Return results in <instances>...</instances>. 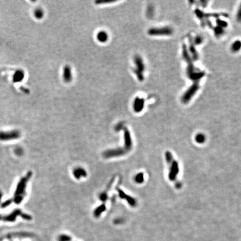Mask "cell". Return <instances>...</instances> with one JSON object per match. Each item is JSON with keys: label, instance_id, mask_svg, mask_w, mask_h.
Instances as JSON below:
<instances>
[{"label": "cell", "instance_id": "1", "mask_svg": "<svg viewBox=\"0 0 241 241\" xmlns=\"http://www.w3.org/2000/svg\"><path fill=\"white\" fill-rule=\"evenodd\" d=\"M32 171L27 172L26 175L20 179L14 193L13 201L16 204H20L26 195L27 184L32 177Z\"/></svg>", "mask_w": 241, "mask_h": 241}, {"label": "cell", "instance_id": "2", "mask_svg": "<svg viewBox=\"0 0 241 241\" xmlns=\"http://www.w3.org/2000/svg\"><path fill=\"white\" fill-rule=\"evenodd\" d=\"M165 158L168 165V179L171 182H175L180 171L179 164L175 159L172 153L167 151L165 153Z\"/></svg>", "mask_w": 241, "mask_h": 241}, {"label": "cell", "instance_id": "3", "mask_svg": "<svg viewBox=\"0 0 241 241\" xmlns=\"http://www.w3.org/2000/svg\"><path fill=\"white\" fill-rule=\"evenodd\" d=\"M133 62L135 65V68L134 69V73L136 75L138 80L142 82L144 80V72L145 70V65L144 60L141 56L136 55L133 58Z\"/></svg>", "mask_w": 241, "mask_h": 241}, {"label": "cell", "instance_id": "4", "mask_svg": "<svg viewBox=\"0 0 241 241\" xmlns=\"http://www.w3.org/2000/svg\"><path fill=\"white\" fill-rule=\"evenodd\" d=\"M199 88V84L198 83H195L191 86L185 93L184 94V95L182 97V100L184 103H188L190 100H191V98L195 96L196 93L198 92V89Z\"/></svg>", "mask_w": 241, "mask_h": 241}, {"label": "cell", "instance_id": "5", "mask_svg": "<svg viewBox=\"0 0 241 241\" xmlns=\"http://www.w3.org/2000/svg\"><path fill=\"white\" fill-rule=\"evenodd\" d=\"M21 136V133L18 130L9 132L0 131V141H11L18 139Z\"/></svg>", "mask_w": 241, "mask_h": 241}, {"label": "cell", "instance_id": "6", "mask_svg": "<svg viewBox=\"0 0 241 241\" xmlns=\"http://www.w3.org/2000/svg\"><path fill=\"white\" fill-rule=\"evenodd\" d=\"M173 29L169 27L151 28L149 30L148 34L151 36L169 35L173 33Z\"/></svg>", "mask_w": 241, "mask_h": 241}, {"label": "cell", "instance_id": "7", "mask_svg": "<svg viewBox=\"0 0 241 241\" xmlns=\"http://www.w3.org/2000/svg\"><path fill=\"white\" fill-rule=\"evenodd\" d=\"M23 213V212L20 209H16L14 210L12 213L8 215H2L0 214V220H3L8 222H14L16 220L17 217L18 216L21 217Z\"/></svg>", "mask_w": 241, "mask_h": 241}, {"label": "cell", "instance_id": "8", "mask_svg": "<svg viewBox=\"0 0 241 241\" xmlns=\"http://www.w3.org/2000/svg\"><path fill=\"white\" fill-rule=\"evenodd\" d=\"M117 191H118V196L120 198L126 200L128 204L132 207H135L137 205V201L135 198H133L131 196H129L125 193L124 191L120 188H117L116 189Z\"/></svg>", "mask_w": 241, "mask_h": 241}, {"label": "cell", "instance_id": "9", "mask_svg": "<svg viewBox=\"0 0 241 241\" xmlns=\"http://www.w3.org/2000/svg\"><path fill=\"white\" fill-rule=\"evenodd\" d=\"M145 101L143 98L136 97L133 102V109L136 113H140L144 108Z\"/></svg>", "mask_w": 241, "mask_h": 241}, {"label": "cell", "instance_id": "10", "mask_svg": "<svg viewBox=\"0 0 241 241\" xmlns=\"http://www.w3.org/2000/svg\"><path fill=\"white\" fill-rule=\"evenodd\" d=\"M63 79L64 82L66 83H69L73 80V73L71 67L67 65L63 68Z\"/></svg>", "mask_w": 241, "mask_h": 241}, {"label": "cell", "instance_id": "11", "mask_svg": "<svg viewBox=\"0 0 241 241\" xmlns=\"http://www.w3.org/2000/svg\"><path fill=\"white\" fill-rule=\"evenodd\" d=\"M73 176L75 179L80 180L83 177H87V172L84 168L81 167H78L74 168L73 171Z\"/></svg>", "mask_w": 241, "mask_h": 241}, {"label": "cell", "instance_id": "12", "mask_svg": "<svg viewBox=\"0 0 241 241\" xmlns=\"http://www.w3.org/2000/svg\"><path fill=\"white\" fill-rule=\"evenodd\" d=\"M114 182V179H112L111 180V182H109L108 184V187L107 188V189L105 190V191H103L102 193H101L99 195V199L103 203L105 204V201L108 200V191H109L110 188L112 186V184Z\"/></svg>", "mask_w": 241, "mask_h": 241}, {"label": "cell", "instance_id": "13", "mask_svg": "<svg viewBox=\"0 0 241 241\" xmlns=\"http://www.w3.org/2000/svg\"><path fill=\"white\" fill-rule=\"evenodd\" d=\"M96 38L97 40L101 43H105L108 40V34L104 30H101L97 34Z\"/></svg>", "mask_w": 241, "mask_h": 241}, {"label": "cell", "instance_id": "14", "mask_svg": "<svg viewBox=\"0 0 241 241\" xmlns=\"http://www.w3.org/2000/svg\"><path fill=\"white\" fill-rule=\"evenodd\" d=\"M107 207L105 206V204L102 203V204L98 206L93 212V215L96 218L100 217L102 213H103L106 210Z\"/></svg>", "mask_w": 241, "mask_h": 241}, {"label": "cell", "instance_id": "15", "mask_svg": "<svg viewBox=\"0 0 241 241\" xmlns=\"http://www.w3.org/2000/svg\"><path fill=\"white\" fill-rule=\"evenodd\" d=\"M24 73L22 70H18L16 71L14 75L13 80L14 82H20L22 81L23 79L24 78Z\"/></svg>", "mask_w": 241, "mask_h": 241}, {"label": "cell", "instance_id": "16", "mask_svg": "<svg viewBox=\"0 0 241 241\" xmlns=\"http://www.w3.org/2000/svg\"><path fill=\"white\" fill-rule=\"evenodd\" d=\"M195 141L198 144H204L206 141V136L204 133H199L195 136Z\"/></svg>", "mask_w": 241, "mask_h": 241}, {"label": "cell", "instance_id": "17", "mask_svg": "<svg viewBox=\"0 0 241 241\" xmlns=\"http://www.w3.org/2000/svg\"><path fill=\"white\" fill-rule=\"evenodd\" d=\"M134 180L137 184H142L145 181L144 174L143 173H139L137 174L134 177Z\"/></svg>", "mask_w": 241, "mask_h": 241}, {"label": "cell", "instance_id": "18", "mask_svg": "<svg viewBox=\"0 0 241 241\" xmlns=\"http://www.w3.org/2000/svg\"><path fill=\"white\" fill-rule=\"evenodd\" d=\"M241 49V41L240 40H237L234 42L231 46V50L233 52L236 53L239 51Z\"/></svg>", "mask_w": 241, "mask_h": 241}, {"label": "cell", "instance_id": "19", "mask_svg": "<svg viewBox=\"0 0 241 241\" xmlns=\"http://www.w3.org/2000/svg\"><path fill=\"white\" fill-rule=\"evenodd\" d=\"M44 11L41 9L37 8L34 11V16L37 19H41L44 17Z\"/></svg>", "mask_w": 241, "mask_h": 241}, {"label": "cell", "instance_id": "20", "mask_svg": "<svg viewBox=\"0 0 241 241\" xmlns=\"http://www.w3.org/2000/svg\"><path fill=\"white\" fill-rule=\"evenodd\" d=\"M58 241H71L72 237L67 234H61L59 236L58 239Z\"/></svg>", "mask_w": 241, "mask_h": 241}, {"label": "cell", "instance_id": "21", "mask_svg": "<svg viewBox=\"0 0 241 241\" xmlns=\"http://www.w3.org/2000/svg\"><path fill=\"white\" fill-rule=\"evenodd\" d=\"M12 201H13V200L11 199H7V200H6V201H5L4 202H3V203L1 204V207L2 208H7V207H9L10 205L11 204V203H12Z\"/></svg>", "mask_w": 241, "mask_h": 241}, {"label": "cell", "instance_id": "22", "mask_svg": "<svg viewBox=\"0 0 241 241\" xmlns=\"http://www.w3.org/2000/svg\"><path fill=\"white\" fill-rule=\"evenodd\" d=\"M116 2V1H112V0H106V1H103V0H98L95 2L96 4H109V3H112Z\"/></svg>", "mask_w": 241, "mask_h": 241}, {"label": "cell", "instance_id": "23", "mask_svg": "<svg viewBox=\"0 0 241 241\" xmlns=\"http://www.w3.org/2000/svg\"><path fill=\"white\" fill-rule=\"evenodd\" d=\"M21 218H23V219L26 220H31L32 219V217L29 214H26L23 213V214L21 216Z\"/></svg>", "mask_w": 241, "mask_h": 241}, {"label": "cell", "instance_id": "24", "mask_svg": "<svg viewBox=\"0 0 241 241\" xmlns=\"http://www.w3.org/2000/svg\"><path fill=\"white\" fill-rule=\"evenodd\" d=\"M215 33L217 35H220L223 34V30L222 28L220 26H218L217 28L215 29Z\"/></svg>", "mask_w": 241, "mask_h": 241}, {"label": "cell", "instance_id": "25", "mask_svg": "<svg viewBox=\"0 0 241 241\" xmlns=\"http://www.w3.org/2000/svg\"><path fill=\"white\" fill-rule=\"evenodd\" d=\"M237 19L238 21L241 22V4L237 14Z\"/></svg>", "mask_w": 241, "mask_h": 241}, {"label": "cell", "instance_id": "26", "mask_svg": "<svg viewBox=\"0 0 241 241\" xmlns=\"http://www.w3.org/2000/svg\"><path fill=\"white\" fill-rule=\"evenodd\" d=\"M123 125L122 123H119L117 124V125H116V127H115V130L116 131H119L121 130H122V129H123V128L124 127V126H123Z\"/></svg>", "mask_w": 241, "mask_h": 241}, {"label": "cell", "instance_id": "27", "mask_svg": "<svg viewBox=\"0 0 241 241\" xmlns=\"http://www.w3.org/2000/svg\"><path fill=\"white\" fill-rule=\"evenodd\" d=\"M15 152L16 154V155H21L23 154V149L20 147H18L15 149Z\"/></svg>", "mask_w": 241, "mask_h": 241}, {"label": "cell", "instance_id": "28", "mask_svg": "<svg viewBox=\"0 0 241 241\" xmlns=\"http://www.w3.org/2000/svg\"><path fill=\"white\" fill-rule=\"evenodd\" d=\"M195 41V43L196 44H200V43H201V42L203 41V39L201 37H196L194 40Z\"/></svg>", "mask_w": 241, "mask_h": 241}, {"label": "cell", "instance_id": "29", "mask_svg": "<svg viewBox=\"0 0 241 241\" xmlns=\"http://www.w3.org/2000/svg\"><path fill=\"white\" fill-rule=\"evenodd\" d=\"M2 196H3V194H2V193L1 191H0V203H1L2 198Z\"/></svg>", "mask_w": 241, "mask_h": 241}, {"label": "cell", "instance_id": "30", "mask_svg": "<svg viewBox=\"0 0 241 241\" xmlns=\"http://www.w3.org/2000/svg\"><path fill=\"white\" fill-rule=\"evenodd\" d=\"M2 241V239H0V241Z\"/></svg>", "mask_w": 241, "mask_h": 241}]
</instances>
